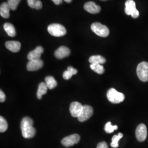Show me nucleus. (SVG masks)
Here are the masks:
<instances>
[{
	"mask_svg": "<svg viewBox=\"0 0 148 148\" xmlns=\"http://www.w3.org/2000/svg\"><path fill=\"white\" fill-rule=\"evenodd\" d=\"M48 87L46 83L41 82L38 85V88L37 90V97L38 99H42L43 95L46 94L47 92Z\"/></svg>",
	"mask_w": 148,
	"mask_h": 148,
	"instance_id": "nucleus-19",
	"label": "nucleus"
},
{
	"mask_svg": "<svg viewBox=\"0 0 148 148\" xmlns=\"http://www.w3.org/2000/svg\"><path fill=\"white\" fill-rule=\"evenodd\" d=\"M123 137V134L121 133H119L118 135H114L112 138L111 145L112 148H117L119 147V141Z\"/></svg>",
	"mask_w": 148,
	"mask_h": 148,
	"instance_id": "nucleus-23",
	"label": "nucleus"
},
{
	"mask_svg": "<svg viewBox=\"0 0 148 148\" xmlns=\"http://www.w3.org/2000/svg\"><path fill=\"white\" fill-rule=\"evenodd\" d=\"M89 62L91 64H103L106 63V59L101 56H93L89 59Z\"/></svg>",
	"mask_w": 148,
	"mask_h": 148,
	"instance_id": "nucleus-18",
	"label": "nucleus"
},
{
	"mask_svg": "<svg viewBox=\"0 0 148 148\" xmlns=\"http://www.w3.org/2000/svg\"><path fill=\"white\" fill-rule=\"evenodd\" d=\"M21 0H8L7 3L10 6L11 9L12 10H16L17 8V6L20 3Z\"/></svg>",
	"mask_w": 148,
	"mask_h": 148,
	"instance_id": "nucleus-27",
	"label": "nucleus"
},
{
	"mask_svg": "<svg viewBox=\"0 0 148 148\" xmlns=\"http://www.w3.org/2000/svg\"><path fill=\"white\" fill-rule=\"evenodd\" d=\"M5 47L9 51L12 52L16 53L20 51L21 47V44L18 41H7L5 43Z\"/></svg>",
	"mask_w": 148,
	"mask_h": 148,
	"instance_id": "nucleus-15",
	"label": "nucleus"
},
{
	"mask_svg": "<svg viewBox=\"0 0 148 148\" xmlns=\"http://www.w3.org/2000/svg\"><path fill=\"white\" fill-rule=\"evenodd\" d=\"M27 4L32 8L40 10L42 7V3L40 0H27Z\"/></svg>",
	"mask_w": 148,
	"mask_h": 148,
	"instance_id": "nucleus-22",
	"label": "nucleus"
},
{
	"mask_svg": "<svg viewBox=\"0 0 148 148\" xmlns=\"http://www.w3.org/2000/svg\"><path fill=\"white\" fill-rule=\"evenodd\" d=\"M84 9L91 14H97L100 12L101 7L97 5L95 2L90 1L86 3L84 5Z\"/></svg>",
	"mask_w": 148,
	"mask_h": 148,
	"instance_id": "nucleus-13",
	"label": "nucleus"
},
{
	"mask_svg": "<svg viewBox=\"0 0 148 148\" xmlns=\"http://www.w3.org/2000/svg\"><path fill=\"white\" fill-rule=\"evenodd\" d=\"M3 28L9 36L14 37L16 36V29L14 26L11 23H5L3 25Z\"/></svg>",
	"mask_w": 148,
	"mask_h": 148,
	"instance_id": "nucleus-17",
	"label": "nucleus"
},
{
	"mask_svg": "<svg viewBox=\"0 0 148 148\" xmlns=\"http://www.w3.org/2000/svg\"><path fill=\"white\" fill-rule=\"evenodd\" d=\"M101 1H106V0H101Z\"/></svg>",
	"mask_w": 148,
	"mask_h": 148,
	"instance_id": "nucleus-32",
	"label": "nucleus"
},
{
	"mask_svg": "<svg viewBox=\"0 0 148 148\" xmlns=\"http://www.w3.org/2000/svg\"><path fill=\"white\" fill-rule=\"evenodd\" d=\"M79 140L80 136L79 135L77 134H74L63 138L61 143L64 146L66 147H69L73 146L76 144H77L79 142Z\"/></svg>",
	"mask_w": 148,
	"mask_h": 148,
	"instance_id": "nucleus-7",
	"label": "nucleus"
},
{
	"mask_svg": "<svg viewBox=\"0 0 148 148\" xmlns=\"http://www.w3.org/2000/svg\"><path fill=\"white\" fill-rule=\"evenodd\" d=\"M91 30L94 32L96 35L101 37H107L109 34V30L108 27L101 24L100 23L96 22L91 25Z\"/></svg>",
	"mask_w": 148,
	"mask_h": 148,
	"instance_id": "nucleus-4",
	"label": "nucleus"
},
{
	"mask_svg": "<svg viewBox=\"0 0 148 148\" xmlns=\"http://www.w3.org/2000/svg\"><path fill=\"white\" fill-rule=\"evenodd\" d=\"M45 83L47 86L48 88L50 90H52L57 86V82L55 79L51 76H47L45 78Z\"/></svg>",
	"mask_w": 148,
	"mask_h": 148,
	"instance_id": "nucleus-20",
	"label": "nucleus"
},
{
	"mask_svg": "<svg viewBox=\"0 0 148 148\" xmlns=\"http://www.w3.org/2000/svg\"><path fill=\"white\" fill-rule=\"evenodd\" d=\"M52 1L54 3V4L57 5H60V3H62V1H63V0H52Z\"/></svg>",
	"mask_w": 148,
	"mask_h": 148,
	"instance_id": "nucleus-30",
	"label": "nucleus"
},
{
	"mask_svg": "<svg viewBox=\"0 0 148 148\" xmlns=\"http://www.w3.org/2000/svg\"><path fill=\"white\" fill-rule=\"evenodd\" d=\"M137 74L139 79L143 82L148 81V63L143 62L139 64L137 68Z\"/></svg>",
	"mask_w": 148,
	"mask_h": 148,
	"instance_id": "nucleus-5",
	"label": "nucleus"
},
{
	"mask_svg": "<svg viewBox=\"0 0 148 148\" xmlns=\"http://www.w3.org/2000/svg\"><path fill=\"white\" fill-rule=\"evenodd\" d=\"M93 113V110L92 106L87 105L84 106L82 112L77 119L79 121H86L92 116Z\"/></svg>",
	"mask_w": 148,
	"mask_h": 148,
	"instance_id": "nucleus-8",
	"label": "nucleus"
},
{
	"mask_svg": "<svg viewBox=\"0 0 148 148\" xmlns=\"http://www.w3.org/2000/svg\"><path fill=\"white\" fill-rule=\"evenodd\" d=\"M90 68L97 74H103L104 73V68L101 64H90Z\"/></svg>",
	"mask_w": 148,
	"mask_h": 148,
	"instance_id": "nucleus-24",
	"label": "nucleus"
},
{
	"mask_svg": "<svg viewBox=\"0 0 148 148\" xmlns=\"http://www.w3.org/2000/svg\"><path fill=\"white\" fill-rule=\"evenodd\" d=\"M83 106H84L78 101L71 103L70 106V112L71 116L78 118L82 112Z\"/></svg>",
	"mask_w": 148,
	"mask_h": 148,
	"instance_id": "nucleus-10",
	"label": "nucleus"
},
{
	"mask_svg": "<svg viewBox=\"0 0 148 148\" xmlns=\"http://www.w3.org/2000/svg\"><path fill=\"white\" fill-rule=\"evenodd\" d=\"M70 54V50L65 46H61L58 48L55 52L54 56L57 58L63 59L68 57Z\"/></svg>",
	"mask_w": 148,
	"mask_h": 148,
	"instance_id": "nucleus-14",
	"label": "nucleus"
},
{
	"mask_svg": "<svg viewBox=\"0 0 148 148\" xmlns=\"http://www.w3.org/2000/svg\"><path fill=\"white\" fill-rule=\"evenodd\" d=\"M8 128V123L3 117H0V132H5Z\"/></svg>",
	"mask_w": 148,
	"mask_h": 148,
	"instance_id": "nucleus-25",
	"label": "nucleus"
},
{
	"mask_svg": "<svg viewBox=\"0 0 148 148\" xmlns=\"http://www.w3.org/2000/svg\"><path fill=\"white\" fill-rule=\"evenodd\" d=\"M97 148H109L106 142H101L98 144Z\"/></svg>",
	"mask_w": 148,
	"mask_h": 148,
	"instance_id": "nucleus-28",
	"label": "nucleus"
},
{
	"mask_svg": "<svg viewBox=\"0 0 148 148\" xmlns=\"http://www.w3.org/2000/svg\"><path fill=\"white\" fill-rule=\"evenodd\" d=\"M11 7L7 2H4L1 4L0 7V14L4 18H8L10 17V11Z\"/></svg>",
	"mask_w": 148,
	"mask_h": 148,
	"instance_id": "nucleus-16",
	"label": "nucleus"
},
{
	"mask_svg": "<svg viewBox=\"0 0 148 148\" xmlns=\"http://www.w3.org/2000/svg\"><path fill=\"white\" fill-rule=\"evenodd\" d=\"M106 95L108 100L113 104L120 103L125 99V95L114 88H110L109 90Z\"/></svg>",
	"mask_w": 148,
	"mask_h": 148,
	"instance_id": "nucleus-2",
	"label": "nucleus"
},
{
	"mask_svg": "<svg viewBox=\"0 0 148 148\" xmlns=\"http://www.w3.org/2000/svg\"><path fill=\"white\" fill-rule=\"evenodd\" d=\"M125 12L128 16H131L133 18H137L139 16V12L136 7V3L133 0H127L125 2Z\"/></svg>",
	"mask_w": 148,
	"mask_h": 148,
	"instance_id": "nucleus-6",
	"label": "nucleus"
},
{
	"mask_svg": "<svg viewBox=\"0 0 148 148\" xmlns=\"http://www.w3.org/2000/svg\"><path fill=\"white\" fill-rule=\"evenodd\" d=\"M5 100V93H3V92L1 90H0V101L1 103L4 102Z\"/></svg>",
	"mask_w": 148,
	"mask_h": 148,
	"instance_id": "nucleus-29",
	"label": "nucleus"
},
{
	"mask_svg": "<svg viewBox=\"0 0 148 148\" xmlns=\"http://www.w3.org/2000/svg\"><path fill=\"white\" fill-rule=\"evenodd\" d=\"M43 48L41 46H38L34 50L32 51L27 54V59L29 60H39L43 53Z\"/></svg>",
	"mask_w": 148,
	"mask_h": 148,
	"instance_id": "nucleus-12",
	"label": "nucleus"
},
{
	"mask_svg": "<svg viewBox=\"0 0 148 148\" xmlns=\"http://www.w3.org/2000/svg\"><path fill=\"white\" fill-rule=\"evenodd\" d=\"M77 73V70L74 69L72 66H69L67 70L65 71L63 74V77L65 79H69L73 76V75Z\"/></svg>",
	"mask_w": 148,
	"mask_h": 148,
	"instance_id": "nucleus-21",
	"label": "nucleus"
},
{
	"mask_svg": "<svg viewBox=\"0 0 148 148\" xmlns=\"http://www.w3.org/2000/svg\"><path fill=\"white\" fill-rule=\"evenodd\" d=\"M64 1L67 3H70L72 1V0H64Z\"/></svg>",
	"mask_w": 148,
	"mask_h": 148,
	"instance_id": "nucleus-31",
	"label": "nucleus"
},
{
	"mask_svg": "<svg viewBox=\"0 0 148 148\" xmlns=\"http://www.w3.org/2000/svg\"><path fill=\"white\" fill-rule=\"evenodd\" d=\"M43 66V62L41 59L29 60L27 64V69L29 71H33L42 68Z\"/></svg>",
	"mask_w": 148,
	"mask_h": 148,
	"instance_id": "nucleus-11",
	"label": "nucleus"
},
{
	"mask_svg": "<svg viewBox=\"0 0 148 148\" xmlns=\"http://www.w3.org/2000/svg\"><path fill=\"white\" fill-rule=\"evenodd\" d=\"M117 128H118L117 126L116 125L112 126L110 122H108L106 123V126L104 127V130L107 133H111L115 130H117Z\"/></svg>",
	"mask_w": 148,
	"mask_h": 148,
	"instance_id": "nucleus-26",
	"label": "nucleus"
},
{
	"mask_svg": "<svg viewBox=\"0 0 148 148\" xmlns=\"http://www.w3.org/2000/svg\"><path fill=\"white\" fill-rule=\"evenodd\" d=\"M48 32L53 36L61 37L66 34L65 27L59 24H52L49 25L47 28Z\"/></svg>",
	"mask_w": 148,
	"mask_h": 148,
	"instance_id": "nucleus-3",
	"label": "nucleus"
},
{
	"mask_svg": "<svg viewBox=\"0 0 148 148\" xmlns=\"http://www.w3.org/2000/svg\"><path fill=\"white\" fill-rule=\"evenodd\" d=\"M136 136L138 140L144 142L147 137V129L144 124H140L138 126L136 131Z\"/></svg>",
	"mask_w": 148,
	"mask_h": 148,
	"instance_id": "nucleus-9",
	"label": "nucleus"
},
{
	"mask_svg": "<svg viewBox=\"0 0 148 148\" xmlns=\"http://www.w3.org/2000/svg\"><path fill=\"white\" fill-rule=\"evenodd\" d=\"M34 121L31 118L25 117L21 120V133L24 138H32L36 134V130L33 126Z\"/></svg>",
	"mask_w": 148,
	"mask_h": 148,
	"instance_id": "nucleus-1",
	"label": "nucleus"
}]
</instances>
